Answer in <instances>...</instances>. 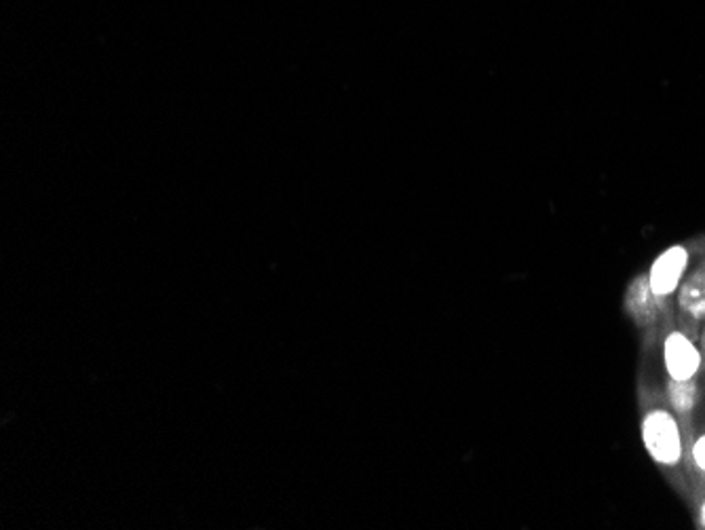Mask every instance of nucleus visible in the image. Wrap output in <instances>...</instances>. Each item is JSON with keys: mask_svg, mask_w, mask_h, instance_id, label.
Returning a JSON list of instances; mask_svg holds the SVG:
<instances>
[{"mask_svg": "<svg viewBox=\"0 0 705 530\" xmlns=\"http://www.w3.org/2000/svg\"><path fill=\"white\" fill-rule=\"evenodd\" d=\"M702 349H704V356H705V332H704V338H702Z\"/></svg>", "mask_w": 705, "mask_h": 530, "instance_id": "obj_9", "label": "nucleus"}, {"mask_svg": "<svg viewBox=\"0 0 705 530\" xmlns=\"http://www.w3.org/2000/svg\"><path fill=\"white\" fill-rule=\"evenodd\" d=\"M689 266V252L682 245H672L666 252H661L657 256V261L650 265L648 270V284L650 290L655 292V297L666 299L673 294L680 288L682 275Z\"/></svg>", "mask_w": 705, "mask_h": 530, "instance_id": "obj_2", "label": "nucleus"}, {"mask_svg": "<svg viewBox=\"0 0 705 530\" xmlns=\"http://www.w3.org/2000/svg\"><path fill=\"white\" fill-rule=\"evenodd\" d=\"M702 522H704V527H705V503H704V507H702Z\"/></svg>", "mask_w": 705, "mask_h": 530, "instance_id": "obj_8", "label": "nucleus"}, {"mask_svg": "<svg viewBox=\"0 0 705 530\" xmlns=\"http://www.w3.org/2000/svg\"><path fill=\"white\" fill-rule=\"evenodd\" d=\"M678 302L684 313H689L695 320H705V273L700 270L691 275L680 292H678Z\"/></svg>", "mask_w": 705, "mask_h": 530, "instance_id": "obj_5", "label": "nucleus"}, {"mask_svg": "<svg viewBox=\"0 0 705 530\" xmlns=\"http://www.w3.org/2000/svg\"><path fill=\"white\" fill-rule=\"evenodd\" d=\"M704 273H705V268H704Z\"/></svg>", "mask_w": 705, "mask_h": 530, "instance_id": "obj_10", "label": "nucleus"}, {"mask_svg": "<svg viewBox=\"0 0 705 530\" xmlns=\"http://www.w3.org/2000/svg\"><path fill=\"white\" fill-rule=\"evenodd\" d=\"M657 306H659V297H655V292L650 290L648 277H636L628 288V297H625V309L630 311V315L636 322L644 324L657 315Z\"/></svg>", "mask_w": 705, "mask_h": 530, "instance_id": "obj_4", "label": "nucleus"}, {"mask_svg": "<svg viewBox=\"0 0 705 530\" xmlns=\"http://www.w3.org/2000/svg\"><path fill=\"white\" fill-rule=\"evenodd\" d=\"M642 444L655 463L673 467L682 459V435L668 410H650L642 419Z\"/></svg>", "mask_w": 705, "mask_h": 530, "instance_id": "obj_1", "label": "nucleus"}, {"mask_svg": "<svg viewBox=\"0 0 705 530\" xmlns=\"http://www.w3.org/2000/svg\"><path fill=\"white\" fill-rule=\"evenodd\" d=\"M668 394H670L673 410L691 412L695 408V401H697V383H695V378H689V381H673V378H670Z\"/></svg>", "mask_w": 705, "mask_h": 530, "instance_id": "obj_6", "label": "nucleus"}, {"mask_svg": "<svg viewBox=\"0 0 705 530\" xmlns=\"http://www.w3.org/2000/svg\"><path fill=\"white\" fill-rule=\"evenodd\" d=\"M693 461L705 473V433L695 442V446H693Z\"/></svg>", "mask_w": 705, "mask_h": 530, "instance_id": "obj_7", "label": "nucleus"}, {"mask_svg": "<svg viewBox=\"0 0 705 530\" xmlns=\"http://www.w3.org/2000/svg\"><path fill=\"white\" fill-rule=\"evenodd\" d=\"M664 360L670 378L689 381L695 378V374L700 372L704 356L684 332H672L668 334L664 345Z\"/></svg>", "mask_w": 705, "mask_h": 530, "instance_id": "obj_3", "label": "nucleus"}]
</instances>
